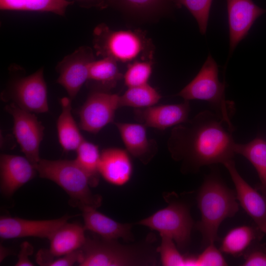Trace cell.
I'll return each mask as SVG.
<instances>
[{"instance_id": "cell-1", "label": "cell", "mask_w": 266, "mask_h": 266, "mask_svg": "<svg viewBox=\"0 0 266 266\" xmlns=\"http://www.w3.org/2000/svg\"><path fill=\"white\" fill-rule=\"evenodd\" d=\"M223 123L220 116L206 110L174 127L167 141L172 158L191 171L233 160L235 143Z\"/></svg>"}, {"instance_id": "cell-2", "label": "cell", "mask_w": 266, "mask_h": 266, "mask_svg": "<svg viewBox=\"0 0 266 266\" xmlns=\"http://www.w3.org/2000/svg\"><path fill=\"white\" fill-rule=\"evenodd\" d=\"M81 266H136L157 264V248L148 243L126 245L116 239L86 237L79 249Z\"/></svg>"}, {"instance_id": "cell-3", "label": "cell", "mask_w": 266, "mask_h": 266, "mask_svg": "<svg viewBox=\"0 0 266 266\" xmlns=\"http://www.w3.org/2000/svg\"><path fill=\"white\" fill-rule=\"evenodd\" d=\"M96 55L116 62L130 64L136 61L153 60L154 46L150 38L140 30L110 29L104 23L93 31Z\"/></svg>"}, {"instance_id": "cell-4", "label": "cell", "mask_w": 266, "mask_h": 266, "mask_svg": "<svg viewBox=\"0 0 266 266\" xmlns=\"http://www.w3.org/2000/svg\"><path fill=\"white\" fill-rule=\"evenodd\" d=\"M236 195L218 179L209 177L199 192L197 202L201 219L196 228L208 245L214 243L222 222L233 216L238 210Z\"/></svg>"}, {"instance_id": "cell-5", "label": "cell", "mask_w": 266, "mask_h": 266, "mask_svg": "<svg viewBox=\"0 0 266 266\" xmlns=\"http://www.w3.org/2000/svg\"><path fill=\"white\" fill-rule=\"evenodd\" d=\"M34 166L40 177L54 182L64 190L72 206L80 209L84 206L98 208L101 205V197L91 192L87 175L75 160L40 159Z\"/></svg>"}, {"instance_id": "cell-6", "label": "cell", "mask_w": 266, "mask_h": 266, "mask_svg": "<svg viewBox=\"0 0 266 266\" xmlns=\"http://www.w3.org/2000/svg\"><path fill=\"white\" fill-rule=\"evenodd\" d=\"M185 100H200L211 103L232 132L233 126L230 119L228 102L225 96V84L219 81L217 65L209 54L194 78L177 94Z\"/></svg>"}, {"instance_id": "cell-7", "label": "cell", "mask_w": 266, "mask_h": 266, "mask_svg": "<svg viewBox=\"0 0 266 266\" xmlns=\"http://www.w3.org/2000/svg\"><path fill=\"white\" fill-rule=\"evenodd\" d=\"M137 224L158 232L160 235L171 238L179 248H182L190 241L193 221L185 205L172 202Z\"/></svg>"}, {"instance_id": "cell-8", "label": "cell", "mask_w": 266, "mask_h": 266, "mask_svg": "<svg viewBox=\"0 0 266 266\" xmlns=\"http://www.w3.org/2000/svg\"><path fill=\"white\" fill-rule=\"evenodd\" d=\"M120 96L109 91L94 89L79 111V127L92 133H97L113 122L120 108Z\"/></svg>"}, {"instance_id": "cell-9", "label": "cell", "mask_w": 266, "mask_h": 266, "mask_svg": "<svg viewBox=\"0 0 266 266\" xmlns=\"http://www.w3.org/2000/svg\"><path fill=\"white\" fill-rule=\"evenodd\" d=\"M6 111L12 117L13 134L25 157L34 165L40 160L39 146L43 137L44 127L33 113L11 102Z\"/></svg>"}, {"instance_id": "cell-10", "label": "cell", "mask_w": 266, "mask_h": 266, "mask_svg": "<svg viewBox=\"0 0 266 266\" xmlns=\"http://www.w3.org/2000/svg\"><path fill=\"white\" fill-rule=\"evenodd\" d=\"M8 96L12 102L27 111L33 113L48 112L47 86L43 68L15 80L9 89Z\"/></svg>"}, {"instance_id": "cell-11", "label": "cell", "mask_w": 266, "mask_h": 266, "mask_svg": "<svg viewBox=\"0 0 266 266\" xmlns=\"http://www.w3.org/2000/svg\"><path fill=\"white\" fill-rule=\"evenodd\" d=\"M94 60L92 49L83 46L65 57L57 64L56 69L59 76L57 82L65 89L71 100L76 96L88 81L89 66Z\"/></svg>"}, {"instance_id": "cell-12", "label": "cell", "mask_w": 266, "mask_h": 266, "mask_svg": "<svg viewBox=\"0 0 266 266\" xmlns=\"http://www.w3.org/2000/svg\"><path fill=\"white\" fill-rule=\"evenodd\" d=\"M71 216L44 220H31L17 217L1 216L0 237L8 239L25 237H36L49 239Z\"/></svg>"}, {"instance_id": "cell-13", "label": "cell", "mask_w": 266, "mask_h": 266, "mask_svg": "<svg viewBox=\"0 0 266 266\" xmlns=\"http://www.w3.org/2000/svg\"><path fill=\"white\" fill-rule=\"evenodd\" d=\"M229 27L230 55L246 36L256 19L266 10L252 0H227Z\"/></svg>"}, {"instance_id": "cell-14", "label": "cell", "mask_w": 266, "mask_h": 266, "mask_svg": "<svg viewBox=\"0 0 266 266\" xmlns=\"http://www.w3.org/2000/svg\"><path fill=\"white\" fill-rule=\"evenodd\" d=\"M234 183L237 200L254 220L258 229L266 233V197L257 192L240 176L233 160L224 164Z\"/></svg>"}, {"instance_id": "cell-15", "label": "cell", "mask_w": 266, "mask_h": 266, "mask_svg": "<svg viewBox=\"0 0 266 266\" xmlns=\"http://www.w3.org/2000/svg\"><path fill=\"white\" fill-rule=\"evenodd\" d=\"M190 106L188 100L178 104L153 105L135 108V120L146 127L164 130L182 124L188 120Z\"/></svg>"}, {"instance_id": "cell-16", "label": "cell", "mask_w": 266, "mask_h": 266, "mask_svg": "<svg viewBox=\"0 0 266 266\" xmlns=\"http://www.w3.org/2000/svg\"><path fill=\"white\" fill-rule=\"evenodd\" d=\"M0 191L10 197L32 180L37 172L34 165L26 157L1 154L0 157Z\"/></svg>"}, {"instance_id": "cell-17", "label": "cell", "mask_w": 266, "mask_h": 266, "mask_svg": "<svg viewBox=\"0 0 266 266\" xmlns=\"http://www.w3.org/2000/svg\"><path fill=\"white\" fill-rule=\"evenodd\" d=\"M127 151L143 164H148L156 155L157 142L149 139L146 127L141 123L115 122Z\"/></svg>"}, {"instance_id": "cell-18", "label": "cell", "mask_w": 266, "mask_h": 266, "mask_svg": "<svg viewBox=\"0 0 266 266\" xmlns=\"http://www.w3.org/2000/svg\"><path fill=\"white\" fill-rule=\"evenodd\" d=\"M100 175L108 182L122 186L130 179L133 165L129 152L122 148L112 147L100 153Z\"/></svg>"}, {"instance_id": "cell-19", "label": "cell", "mask_w": 266, "mask_h": 266, "mask_svg": "<svg viewBox=\"0 0 266 266\" xmlns=\"http://www.w3.org/2000/svg\"><path fill=\"white\" fill-rule=\"evenodd\" d=\"M80 209L82 212L85 230L96 233L105 239L121 238L127 241L133 239L131 224L119 223L92 206H84Z\"/></svg>"}, {"instance_id": "cell-20", "label": "cell", "mask_w": 266, "mask_h": 266, "mask_svg": "<svg viewBox=\"0 0 266 266\" xmlns=\"http://www.w3.org/2000/svg\"><path fill=\"white\" fill-rule=\"evenodd\" d=\"M84 226L78 223L66 222L49 238L50 253L55 257L62 256L79 249L86 236Z\"/></svg>"}, {"instance_id": "cell-21", "label": "cell", "mask_w": 266, "mask_h": 266, "mask_svg": "<svg viewBox=\"0 0 266 266\" xmlns=\"http://www.w3.org/2000/svg\"><path fill=\"white\" fill-rule=\"evenodd\" d=\"M172 5L170 0H110V6L126 15L142 20L167 14Z\"/></svg>"}, {"instance_id": "cell-22", "label": "cell", "mask_w": 266, "mask_h": 266, "mask_svg": "<svg viewBox=\"0 0 266 266\" xmlns=\"http://www.w3.org/2000/svg\"><path fill=\"white\" fill-rule=\"evenodd\" d=\"M71 100L67 97L61 99L62 111L57 121L59 142L66 151H76L85 140L72 115Z\"/></svg>"}, {"instance_id": "cell-23", "label": "cell", "mask_w": 266, "mask_h": 266, "mask_svg": "<svg viewBox=\"0 0 266 266\" xmlns=\"http://www.w3.org/2000/svg\"><path fill=\"white\" fill-rule=\"evenodd\" d=\"M122 78L117 62L110 58L94 60L89 66L88 81L93 82L95 89L109 91Z\"/></svg>"}, {"instance_id": "cell-24", "label": "cell", "mask_w": 266, "mask_h": 266, "mask_svg": "<svg viewBox=\"0 0 266 266\" xmlns=\"http://www.w3.org/2000/svg\"><path fill=\"white\" fill-rule=\"evenodd\" d=\"M74 2L69 0H0V9L51 12L64 16L67 7Z\"/></svg>"}, {"instance_id": "cell-25", "label": "cell", "mask_w": 266, "mask_h": 266, "mask_svg": "<svg viewBox=\"0 0 266 266\" xmlns=\"http://www.w3.org/2000/svg\"><path fill=\"white\" fill-rule=\"evenodd\" d=\"M234 151L255 167L260 180L259 189L266 197V140L258 137L246 144L235 143Z\"/></svg>"}, {"instance_id": "cell-26", "label": "cell", "mask_w": 266, "mask_h": 266, "mask_svg": "<svg viewBox=\"0 0 266 266\" xmlns=\"http://www.w3.org/2000/svg\"><path fill=\"white\" fill-rule=\"evenodd\" d=\"M75 161L87 175L91 187L98 185L100 179V153L98 145L84 140L76 150Z\"/></svg>"}, {"instance_id": "cell-27", "label": "cell", "mask_w": 266, "mask_h": 266, "mask_svg": "<svg viewBox=\"0 0 266 266\" xmlns=\"http://www.w3.org/2000/svg\"><path fill=\"white\" fill-rule=\"evenodd\" d=\"M159 92L149 83L128 88L120 96V106L143 108L156 105L161 99Z\"/></svg>"}, {"instance_id": "cell-28", "label": "cell", "mask_w": 266, "mask_h": 266, "mask_svg": "<svg viewBox=\"0 0 266 266\" xmlns=\"http://www.w3.org/2000/svg\"><path fill=\"white\" fill-rule=\"evenodd\" d=\"M255 237L254 230L249 226L234 228L229 231L223 238L220 250L228 254L240 256L247 249Z\"/></svg>"}, {"instance_id": "cell-29", "label": "cell", "mask_w": 266, "mask_h": 266, "mask_svg": "<svg viewBox=\"0 0 266 266\" xmlns=\"http://www.w3.org/2000/svg\"><path fill=\"white\" fill-rule=\"evenodd\" d=\"M152 70L153 60L136 61L129 64L123 75L124 83L128 88L148 84Z\"/></svg>"}, {"instance_id": "cell-30", "label": "cell", "mask_w": 266, "mask_h": 266, "mask_svg": "<svg viewBox=\"0 0 266 266\" xmlns=\"http://www.w3.org/2000/svg\"><path fill=\"white\" fill-rule=\"evenodd\" d=\"M177 7L184 6L196 20L201 34L206 33L212 0H170Z\"/></svg>"}, {"instance_id": "cell-31", "label": "cell", "mask_w": 266, "mask_h": 266, "mask_svg": "<svg viewBox=\"0 0 266 266\" xmlns=\"http://www.w3.org/2000/svg\"><path fill=\"white\" fill-rule=\"evenodd\" d=\"M162 240L157 251L160 254L161 261L165 266H186V258L178 251L174 241L166 235H161Z\"/></svg>"}, {"instance_id": "cell-32", "label": "cell", "mask_w": 266, "mask_h": 266, "mask_svg": "<svg viewBox=\"0 0 266 266\" xmlns=\"http://www.w3.org/2000/svg\"><path fill=\"white\" fill-rule=\"evenodd\" d=\"M193 266H223L227 263L221 252L214 243L207 245L204 251L197 257H193Z\"/></svg>"}, {"instance_id": "cell-33", "label": "cell", "mask_w": 266, "mask_h": 266, "mask_svg": "<svg viewBox=\"0 0 266 266\" xmlns=\"http://www.w3.org/2000/svg\"><path fill=\"white\" fill-rule=\"evenodd\" d=\"M80 256L79 249L68 254L50 259L46 266H70L78 262Z\"/></svg>"}, {"instance_id": "cell-34", "label": "cell", "mask_w": 266, "mask_h": 266, "mask_svg": "<svg viewBox=\"0 0 266 266\" xmlns=\"http://www.w3.org/2000/svg\"><path fill=\"white\" fill-rule=\"evenodd\" d=\"M20 247V251L18 255V260L15 266H33L34 265L29 258V257L32 255L33 252V246L28 242L25 241L21 244Z\"/></svg>"}, {"instance_id": "cell-35", "label": "cell", "mask_w": 266, "mask_h": 266, "mask_svg": "<svg viewBox=\"0 0 266 266\" xmlns=\"http://www.w3.org/2000/svg\"><path fill=\"white\" fill-rule=\"evenodd\" d=\"M243 266H266V254L260 251L251 252L246 257Z\"/></svg>"}, {"instance_id": "cell-36", "label": "cell", "mask_w": 266, "mask_h": 266, "mask_svg": "<svg viewBox=\"0 0 266 266\" xmlns=\"http://www.w3.org/2000/svg\"><path fill=\"white\" fill-rule=\"evenodd\" d=\"M80 6L85 8L96 7L104 9L110 6V0H75Z\"/></svg>"}]
</instances>
